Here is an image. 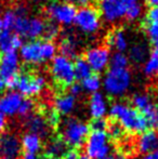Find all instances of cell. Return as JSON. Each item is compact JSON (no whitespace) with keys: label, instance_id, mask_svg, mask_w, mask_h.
Segmentation results:
<instances>
[{"label":"cell","instance_id":"bcb514c9","mask_svg":"<svg viewBox=\"0 0 158 159\" xmlns=\"http://www.w3.org/2000/svg\"><path fill=\"white\" fill-rule=\"evenodd\" d=\"M105 159H126V158L122 157L121 155H111L108 157H106Z\"/></svg>","mask_w":158,"mask_h":159},{"label":"cell","instance_id":"ffe728a7","mask_svg":"<svg viewBox=\"0 0 158 159\" xmlns=\"http://www.w3.org/2000/svg\"><path fill=\"white\" fill-rule=\"evenodd\" d=\"M26 127L28 129V132L37 134L40 138L46 136L49 133V126L46 121V118L38 114H32L28 116L26 120Z\"/></svg>","mask_w":158,"mask_h":159},{"label":"cell","instance_id":"b9f144b4","mask_svg":"<svg viewBox=\"0 0 158 159\" xmlns=\"http://www.w3.org/2000/svg\"><path fill=\"white\" fill-rule=\"evenodd\" d=\"M7 127V118L0 113V132H2Z\"/></svg>","mask_w":158,"mask_h":159},{"label":"cell","instance_id":"603a6c76","mask_svg":"<svg viewBox=\"0 0 158 159\" xmlns=\"http://www.w3.org/2000/svg\"><path fill=\"white\" fill-rule=\"evenodd\" d=\"M76 106V98L70 94H61L54 100V111L59 115H70Z\"/></svg>","mask_w":158,"mask_h":159},{"label":"cell","instance_id":"4fadbf2b","mask_svg":"<svg viewBox=\"0 0 158 159\" xmlns=\"http://www.w3.org/2000/svg\"><path fill=\"white\" fill-rule=\"evenodd\" d=\"M84 60L89 64L91 70L102 73L110 65L111 52L110 49L104 46H93L87 50Z\"/></svg>","mask_w":158,"mask_h":159},{"label":"cell","instance_id":"e0dca14e","mask_svg":"<svg viewBox=\"0 0 158 159\" xmlns=\"http://www.w3.org/2000/svg\"><path fill=\"white\" fill-rule=\"evenodd\" d=\"M107 111V101L103 93L97 92L91 94L90 100H89V113L93 119L103 118Z\"/></svg>","mask_w":158,"mask_h":159},{"label":"cell","instance_id":"7402d4cb","mask_svg":"<svg viewBox=\"0 0 158 159\" xmlns=\"http://www.w3.org/2000/svg\"><path fill=\"white\" fill-rule=\"evenodd\" d=\"M22 149L25 152V154H34L37 155L42 147V140L39 135L34 133L27 132L22 136L21 140Z\"/></svg>","mask_w":158,"mask_h":159},{"label":"cell","instance_id":"44dd1931","mask_svg":"<svg viewBox=\"0 0 158 159\" xmlns=\"http://www.w3.org/2000/svg\"><path fill=\"white\" fill-rule=\"evenodd\" d=\"M59 48L61 51V55H64L70 60L76 57L79 52V43L76 37L72 34L65 35V37L60 42Z\"/></svg>","mask_w":158,"mask_h":159},{"label":"cell","instance_id":"6da1fadb","mask_svg":"<svg viewBox=\"0 0 158 159\" xmlns=\"http://www.w3.org/2000/svg\"><path fill=\"white\" fill-rule=\"evenodd\" d=\"M99 14L106 23H117L120 20L137 21L143 12L140 0H99Z\"/></svg>","mask_w":158,"mask_h":159},{"label":"cell","instance_id":"1f68e13d","mask_svg":"<svg viewBox=\"0 0 158 159\" xmlns=\"http://www.w3.org/2000/svg\"><path fill=\"white\" fill-rule=\"evenodd\" d=\"M106 130H107V133L106 134H107L108 139L111 138L116 141L120 140L124 134V130L122 129V128L120 127V125L117 124V122H108Z\"/></svg>","mask_w":158,"mask_h":159},{"label":"cell","instance_id":"74e56055","mask_svg":"<svg viewBox=\"0 0 158 159\" xmlns=\"http://www.w3.org/2000/svg\"><path fill=\"white\" fill-rule=\"evenodd\" d=\"M146 21L147 23H158V4L150 7L146 13Z\"/></svg>","mask_w":158,"mask_h":159},{"label":"cell","instance_id":"ba28073f","mask_svg":"<svg viewBox=\"0 0 158 159\" xmlns=\"http://www.w3.org/2000/svg\"><path fill=\"white\" fill-rule=\"evenodd\" d=\"M74 24L81 33L86 35H94L101 28V16L97 9L84 7L77 10Z\"/></svg>","mask_w":158,"mask_h":159},{"label":"cell","instance_id":"d6a6232c","mask_svg":"<svg viewBox=\"0 0 158 159\" xmlns=\"http://www.w3.org/2000/svg\"><path fill=\"white\" fill-rule=\"evenodd\" d=\"M60 34V26L54 22L51 23H46V27H44L43 36L46 38V40L48 41H53L55 38H57Z\"/></svg>","mask_w":158,"mask_h":159},{"label":"cell","instance_id":"30bf717a","mask_svg":"<svg viewBox=\"0 0 158 159\" xmlns=\"http://www.w3.org/2000/svg\"><path fill=\"white\" fill-rule=\"evenodd\" d=\"M47 87V79L44 76L38 74L24 73L19 75L15 84L17 92L22 96L30 98V96L38 95Z\"/></svg>","mask_w":158,"mask_h":159},{"label":"cell","instance_id":"d590c367","mask_svg":"<svg viewBox=\"0 0 158 159\" xmlns=\"http://www.w3.org/2000/svg\"><path fill=\"white\" fill-rule=\"evenodd\" d=\"M108 122L104 118H97V119H93L90 124V127L92 131H105L107 128Z\"/></svg>","mask_w":158,"mask_h":159},{"label":"cell","instance_id":"d4e9b609","mask_svg":"<svg viewBox=\"0 0 158 159\" xmlns=\"http://www.w3.org/2000/svg\"><path fill=\"white\" fill-rule=\"evenodd\" d=\"M67 152V145L61 138H55L49 142L47 146V156L60 158Z\"/></svg>","mask_w":158,"mask_h":159},{"label":"cell","instance_id":"d6986e66","mask_svg":"<svg viewBox=\"0 0 158 159\" xmlns=\"http://www.w3.org/2000/svg\"><path fill=\"white\" fill-rule=\"evenodd\" d=\"M107 42L110 47H112L116 52L124 53L129 50L130 43H129V38L127 33L121 28H116L108 35Z\"/></svg>","mask_w":158,"mask_h":159},{"label":"cell","instance_id":"52a82bcc","mask_svg":"<svg viewBox=\"0 0 158 159\" xmlns=\"http://www.w3.org/2000/svg\"><path fill=\"white\" fill-rule=\"evenodd\" d=\"M51 75L55 82L63 87H70L76 80L74 62L64 55H55L51 61Z\"/></svg>","mask_w":158,"mask_h":159},{"label":"cell","instance_id":"7dc6e473","mask_svg":"<svg viewBox=\"0 0 158 159\" xmlns=\"http://www.w3.org/2000/svg\"><path fill=\"white\" fill-rule=\"evenodd\" d=\"M151 155H152V158L153 159H158V148L155 152H153V153L151 154Z\"/></svg>","mask_w":158,"mask_h":159},{"label":"cell","instance_id":"7a4b0ae2","mask_svg":"<svg viewBox=\"0 0 158 159\" xmlns=\"http://www.w3.org/2000/svg\"><path fill=\"white\" fill-rule=\"evenodd\" d=\"M110 115L124 131L131 133H143L148 129L145 118L137 109L124 103H114L110 108Z\"/></svg>","mask_w":158,"mask_h":159},{"label":"cell","instance_id":"cb8c5ba5","mask_svg":"<svg viewBox=\"0 0 158 159\" xmlns=\"http://www.w3.org/2000/svg\"><path fill=\"white\" fill-rule=\"evenodd\" d=\"M150 54L148 47L143 42H138L131 46L128 50V59L129 61L133 62L135 64L144 63Z\"/></svg>","mask_w":158,"mask_h":159},{"label":"cell","instance_id":"7bdbcfd3","mask_svg":"<svg viewBox=\"0 0 158 159\" xmlns=\"http://www.w3.org/2000/svg\"><path fill=\"white\" fill-rule=\"evenodd\" d=\"M20 159H39L38 156L34 155V154H24L23 156H21Z\"/></svg>","mask_w":158,"mask_h":159},{"label":"cell","instance_id":"83f0119b","mask_svg":"<svg viewBox=\"0 0 158 159\" xmlns=\"http://www.w3.org/2000/svg\"><path fill=\"white\" fill-rule=\"evenodd\" d=\"M74 71H75V77L76 79L84 80L87 77L92 74L89 64L84 60V57H78L76 61L74 62Z\"/></svg>","mask_w":158,"mask_h":159},{"label":"cell","instance_id":"3957f363","mask_svg":"<svg viewBox=\"0 0 158 159\" xmlns=\"http://www.w3.org/2000/svg\"><path fill=\"white\" fill-rule=\"evenodd\" d=\"M57 47L53 41L32 40L22 44L20 49V60L28 65H41L52 61L56 55Z\"/></svg>","mask_w":158,"mask_h":159},{"label":"cell","instance_id":"9c48e42d","mask_svg":"<svg viewBox=\"0 0 158 159\" xmlns=\"http://www.w3.org/2000/svg\"><path fill=\"white\" fill-rule=\"evenodd\" d=\"M111 145L105 131H92L86 140V154L91 159H105L110 156Z\"/></svg>","mask_w":158,"mask_h":159},{"label":"cell","instance_id":"8d00e7d4","mask_svg":"<svg viewBox=\"0 0 158 159\" xmlns=\"http://www.w3.org/2000/svg\"><path fill=\"white\" fill-rule=\"evenodd\" d=\"M60 115L56 113L55 111H50L47 115V118H46V121L48 124L49 127H52V128H55L59 126L60 124Z\"/></svg>","mask_w":158,"mask_h":159},{"label":"cell","instance_id":"836d02e7","mask_svg":"<svg viewBox=\"0 0 158 159\" xmlns=\"http://www.w3.org/2000/svg\"><path fill=\"white\" fill-rule=\"evenodd\" d=\"M145 32L151 43L155 47V49H158V23H147Z\"/></svg>","mask_w":158,"mask_h":159},{"label":"cell","instance_id":"8992f818","mask_svg":"<svg viewBox=\"0 0 158 159\" xmlns=\"http://www.w3.org/2000/svg\"><path fill=\"white\" fill-rule=\"evenodd\" d=\"M89 130L90 128L84 122L74 118H70L62 126L61 139L66 143V145L76 149L86 143L89 135Z\"/></svg>","mask_w":158,"mask_h":159},{"label":"cell","instance_id":"8fae6325","mask_svg":"<svg viewBox=\"0 0 158 159\" xmlns=\"http://www.w3.org/2000/svg\"><path fill=\"white\" fill-rule=\"evenodd\" d=\"M76 8L65 1H54L47 6L46 13L57 25L70 26L74 23Z\"/></svg>","mask_w":158,"mask_h":159},{"label":"cell","instance_id":"2e32d148","mask_svg":"<svg viewBox=\"0 0 158 159\" xmlns=\"http://www.w3.org/2000/svg\"><path fill=\"white\" fill-rule=\"evenodd\" d=\"M22 44V38L12 30H2L0 33V52L2 54L16 52Z\"/></svg>","mask_w":158,"mask_h":159},{"label":"cell","instance_id":"f6af8a7d","mask_svg":"<svg viewBox=\"0 0 158 159\" xmlns=\"http://www.w3.org/2000/svg\"><path fill=\"white\" fill-rule=\"evenodd\" d=\"M145 1H146V3H147L150 7L157 6V4H158V0H145Z\"/></svg>","mask_w":158,"mask_h":159},{"label":"cell","instance_id":"4316f807","mask_svg":"<svg viewBox=\"0 0 158 159\" xmlns=\"http://www.w3.org/2000/svg\"><path fill=\"white\" fill-rule=\"evenodd\" d=\"M81 81L82 90L87 91L91 94L99 92V90L102 87V80L97 74H91L89 77H87L86 79L81 80Z\"/></svg>","mask_w":158,"mask_h":159},{"label":"cell","instance_id":"c3c4849f","mask_svg":"<svg viewBox=\"0 0 158 159\" xmlns=\"http://www.w3.org/2000/svg\"><path fill=\"white\" fill-rule=\"evenodd\" d=\"M142 159H153V158L151 154H147V155H144L143 157H142Z\"/></svg>","mask_w":158,"mask_h":159},{"label":"cell","instance_id":"5b68a950","mask_svg":"<svg viewBox=\"0 0 158 159\" xmlns=\"http://www.w3.org/2000/svg\"><path fill=\"white\" fill-rule=\"evenodd\" d=\"M132 84V75L128 68H110L106 71L102 86L108 95L122 96L128 92Z\"/></svg>","mask_w":158,"mask_h":159},{"label":"cell","instance_id":"ab89813d","mask_svg":"<svg viewBox=\"0 0 158 159\" xmlns=\"http://www.w3.org/2000/svg\"><path fill=\"white\" fill-rule=\"evenodd\" d=\"M82 92V87L81 84H73L70 86V94L72 96H74V98H76V96H78L81 94Z\"/></svg>","mask_w":158,"mask_h":159},{"label":"cell","instance_id":"e575fe53","mask_svg":"<svg viewBox=\"0 0 158 159\" xmlns=\"http://www.w3.org/2000/svg\"><path fill=\"white\" fill-rule=\"evenodd\" d=\"M33 109H34V103H33V101H30L29 98H24L21 104V107L19 109L17 115H20L21 117H28L29 115H32Z\"/></svg>","mask_w":158,"mask_h":159},{"label":"cell","instance_id":"484cf974","mask_svg":"<svg viewBox=\"0 0 158 159\" xmlns=\"http://www.w3.org/2000/svg\"><path fill=\"white\" fill-rule=\"evenodd\" d=\"M143 73L147 77L158 75V49H154L150 52L146 61L144 62Z\"/></svg>","mask_w":158,"mask_h":159},{"label":"cell","instance_id":"f5cc1de1","mask_svg":"<svg viewBox=\"0 0 158 159\" xmlns=\"http://www.w3.org/2000/svg\"><path fill=\"white\" fill-rule=\"evenodd\" d=\"M36 1H46V0H36Z\"/></svg>","mask_w":158,"mask_h":159},{"label":"cell","instance_id":"277c9868","mask_svg":"<svg viewBox=\"0 0 158 159\" xmlns=\"http://www.w3.org/2000/svg\"><path fill=\"white\" fill-rule=\"evenodd\" d=\"M17 17L13 30L20 37L36 40L43 36L46 22L39 16H28L27 11L24 7H20L16 10Z\"/></svg>","mask_w":158,"mask_h":159},{"label":"cell","instance_id":"816d5d0a","mask_svg":"<svg viewBox=\"0 0 158 159\" xmlns=\"http://www.w3.org/2000/svg\"><path fill=\"white\" fill-rule=\"evenodd\" d=\"M43 159H61V158H56V157H51V156H46Z\"/></svg>","mask_w":158,"mask_h":159},{"label":"cell","instance_id":"7c38bea8","mask_svg":"<svg viewBox=\"0 0 158 159\" xmlns=\"http://www.w3.org/2000/svg\"><path fill=\"white\" fill-rule=\"evenodd\" d=\"M20 71V57L16 52L2 54L0 57V77L6 81L7 87L15 88Z\"/></svg>","mask_w":158,"mask_h":159},{"label":"cell","instance_id":"681fc988","mask_svg":"<svg viewBox=\"0 0 158 159\" xmlns=\"http://www.w3.org/2000/svg\"><path fill=\"white\" fill-rule=\"evenodd\" d=\"M78 159H91L90 157H88L87 155H81V156H79Z\"/></svg>","mask_w":158,"mask_h":159},{"label":"cell","instance_id":"ac0fdd59","mask_svg":"<svg viewBox=\"0 0 158 159\" xmlns=\"http://www.w3.org/2000/svg\"><path fill=\"white\" fill-rule=\"evenodd\" d=\"M138 148L145 155L156 151L158 148V132L155 130H146L141 133L138 140Z\"/></svg>","mask_w":158,"mask_h":159},{"label":"cell","instance_id":"60d3db41","mask_svg":"<svg viewBox=\"0 0 158 159\" xmlns=\"http://www.w3.org/2000/svg\"><path fill=\"white\" fill-rule=\"evenodd\" d=\"M79 157V154L78 152H77V149H67V152L65 153V155H64V158L65 159H78Z\"/></svg>","mask_w":158,"mask_h":159},{"label":"cell","instance_id":"5bb4252c","mask_svg":"<svg viewBox=\"0 0 158 159\" xmlns=\"http://www.w3.org/2000/svg\"><path fill=\"white\" fill-rule=\"evenodd\" d=\"M21 141L12 133L0 134V159H20Z\"/></svg>","mask_w":158,"mask_h":159},{"label":"cell","instance_id":"f546056e","mask_svg":"<svg viewBox=\"0 0 158 159\" xmlns=\"http://www.w3.org/2000/svg\"><path fill=\"white\" fill-rule=\"evenodd\" d=\"M129 59L126 53L115 52L111 55L110 65L111 68H127L129 65Z\"/></svg>","mask_w":158,"mask_h":159},{"label":"cell","instance_id":"f907efd6","mask_svg":"<svg viewBox=\"0 0 158 159\" xmlns=\"http://www.w3.org/2000/svg\"><path fill=\"white\" fill-rule=\"evenodd\" d=\"M3 30V27H2V21H1V16H0V33Z\"/></svg>","mask_w":158,"mask_h":159},{"label":"cell","instance_id":"9a60e30c","mask_svg":"<svg viewBox=\"0 0 158 159\" xmlns=\"http://www.w3.org/2000/svg\"><path fill=\"white\" fill-rule=\"evenodd\" d=\"M24 98L17 91H10L0 96V113L3 116L12 117L17 115Z\"/></svg>","mask_w":158,"mask_h":159},{"label":"cell","instance_id":"ee69618b","mask_svg":"<svg viewBox=\"0 0 158 159\" xmlns=\"http://www.w3.org/2000/svg\"><path fill=\"white\" fill-rule=\"evenodd\" d=\"M6 88H7V84H6V81H4L3 79H2L1 77H0V93H2L4 90H6Z\"/></svg>","mask_w":158,"mask_h":159},{"label":"cell","instance_id":"f1b7e54d","mask_svg":"<svg viewBox=\"0 0 158 159\" xmlns=\"http://www.w3.org/2000/svg\"><path fill=\"white\" fill-rule=\"evenodd\" d=\"M151 104H152V101H151L150 96L147 94H144V93H138V94L133 95L132 98L133 108L137 109L139 113H142Z\"/></svg>","mask_w":158,"mask_h":159},{"label":"cell","instance_id":"4dcf8cb0","mask_svg":"<svg viewBox=\"0 0 158 159\" xmlns=\"http://www.w3.org/2000/svg\"><path fill=\"white\" fill-rule=\"evenodd\" d=\"M17 13L15 10H7L3 13V16L1 17L2 27L3 30H12L14 28L15 22H16Z\"/></svg>","mask_w":158,"mask_h":159},{"label":"cell","instance_id":"f35d334b","mask_svg":"<svg viewBox=\"0 0 158 159\" xmlns=\"http://www.w3.org/2000/svg\"><path fill=\"white\" fill-rule=\"evenodd\" d=\"M93 0H65V2L72 4L73 7H80V8H84V7H89L90 3Z\"/></svg>","mask_w":158,"mask_h":159}]
</instances>
